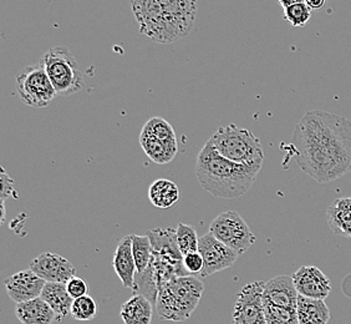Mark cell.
<instances>
[{"label": "cell", "mask_w": 351, "mask_h": 324, "mask_svg": "<svg viewBox=\"0 0 351 324\" xmlns=\"http://www.w3.org/2000/svg\"><path fill=\"white\" fill-rule=\"evenodd\" d=\"M291 145L298 166L319 183L351 172V121L322 110L306 111L298 121Z\"/></svg>", "instance_id": "6da1fadb"}, {"label": "cell", "mask_w": 351, "mask_h": 324, "mask_svg": "<svg viewBox=\"0 0 351 324\" xmlns=\"http://www.w3.org/2000/svg\"><path fill=\"white\" fill-rule=\"evenodd\" d=\"M140 33L149 40L171 44L181 40L192 32L196 21L197 3L191 0H132Z\"/></svg>", "instance_id": "7a4b0ae2"}, {"label": "cell", "mask_w": 351, "mask_h": 324, "mask_svg": "<svg viewBox=\"0 0 351 324\" xmlns=\"http://www.w3.org/2000/svg\"><path fill=\"white\" fill-rule=\"evenodd\" d=\"M262 167L247 166L219 155L206 142L197 156L196 176L199 185L212 196L237 198L253 186Z\"/></svg>", "instance_id": "3957f363"}, {"label": "cell", "mask_w": 351, "mask_h": 324, "mask_svg": "<svg viewBox=\"0 0 351 324\" xmlns=\"http://www.w3.org/2000/svg\"><path fill=\"white\" fill-rule=\"evenodd\" d=\"M204 284L195 276H181L163 284L156 310L163 321L184 322L196 311L202 299Z\"/></svg>", "instance_id": "277c9868"}, {"label": "cell", "mask_w": 351, "mask_h": 324, "mask_svg": "<svg viewBox=\"0 0 351 324\" xmlns=\"http://www.w3.org/2000/svg\"><path fill=\"white\" fill-rule=\"evenodd\" d=\"M207 142L227 160L247 166H263L264 152L261 140L247 128H238L233 124L221 126Z\"/></svg>", "instance_id": "5b68a950"}, {"label": "cell", "mask_w": 351, "mask_h": 324, "mask_svg": "<svg viewBox=\"0 0 351 324\" xmlns=\"http://www.w3.org/2000/svg\"><path fill=\"white\" fill-rule=\"evenodd\" d=\"M41 62L58 96H69L82 90L84 74L69 47H51L44 54Z\"/></svg>", "instance_id": "8992f818"}, {"label": "cell", "mask_w": 351, "mask_h": 324, "mask_svg": "<svg viewBox=\"0 0 351 324\" xmlns=\"http://www.w3.org/2000/svg\"><path fill=\"white\" fill-rule=\"evenodd\" d=\"M15 86L21 102L32 108H47L58 96L43 62L27 67L19 73Z\"/></svg>", "instance_id": "52a82bcc"}, {"label": "cell", "mask_w": 351, "mask_h": 324, "mask_svg": "<svg viewBox=\"0 0 351 324\" xmlns=\"http://www.w3.org/2000/svg\"><path fill=\"white\" fill-rule=\"evenodd\" d=\"M208 232L238 255L250 250L257 240L243 217L233 209L218 215L210 223Z\"/></svg>", "instance_id": "ba28073f"}, {"label": "cell", "mask_w": 351, "mask_h": 324, "mask_svg": "<svg viewBox=\"0 0 351 324\" xmlns=\"http://www.w3.org/2000/svg\"><path fill=\"white\" fill-rule=\"evenodd\" d=\"M265 282L245 284L238 293L233 322L234 324H267L264 316L263 293Z\"/></svg>", "instance_id": "9c48e42d"}, {"label": "cell", "mask_w": 351, "mask_h": 324, "mask_svg": "<svg viewBox=\"0 0 351 324\" xmlns=\"http://www.w3.org/2000/svg\"><path fill=\"white\" fill-rule=\"evenodd\" d=\"M198 252L201 253L204 264L201 278L210 277L217 272L230 268L239 256L228 246L219 242L210 232L199 237Z\"/></svg>", "instance_id": "30bf717a"}, {"label": "cell", "mask_w": 351, "mask_h": 324, "mask_svg": "<svg viewBox=\"0 0 351 324\" xmlns=\"http://www.w3.org/2000/svg\"><path fill=\"white\" fill-rule=\"evenodd\" d=\"M30 270L47 284H68L75 277L76 270L65 257L53 252H44L30 262Z\"/></svg>", "instance_id": "8fae6325"}, {"label": "cell", "mask_w": 351, "mask_h": 324, "mask_svg": "<svg viewBox=\"0 0 351 324\" xmlns=\"http://www.w3.org/2000/svg\"><path fill=\"white\" fill-rule=\"evenodd\" d=\"M291 278L299 296L325 301L330 294V279L315 266L300 267Z\"/></svg>", "instance_id": "7c38bea8"}, {"label": "cell", "mask_w": 351, "mask_h": 324, "mask_svg": "<svg viewBox=\"0 0 351 324\" xmlns=\"http://www.w3.org/2000/svg\"><path fill=\"white\" fill-rule=\"evenodd\" d=\"M45 284L32 270H21L5 279L8 296L16 304L41 297Z\"/></svg>", "instance_id": "4fadbf2b"}, {"label": "cell", "mask_w": 351, "mask_h": 324, "mask_svg": "<svg viewBox=\"0 0 351 324\" xmlns=\"http://www.w3.org/2000/svg\"><path fill=\"white\" fill-rule=\"evenodd\" d=\"M298 293L293 278L289 276H277L265 282L263 302L287 310H297Z\"/></svg>", "instance_id": "5bb4252c"}, {"label": "cell", "mask_w": 351, "mask_h": 324, "mask_svg": "<svg viewBox=\"0 0 351 324\" xmlns=\"http://www.w3.org/2000/svg\"><path fill=\"white\" fill-rule=\"evenodd\" d=\"M114 270L117 277L120 278L122 286L125 288L132 290L136 277V264L132 252V237L125 236L120 243L117 244V248L112 259Z\"/></svg>", "instance_id": "9a60e30c"}, {"label": "cell", "mask_w": 351, "mask_h": 324, "mask_svg": "<svg viewBox=\"0 0 351 324\" xmlns=\"http://www.w3.org/2000/svg\"><path fill=\"white\" fill-rule=\"evenodd\" d=\"M15 316L23 324H53L56 321L54 311L41 297L16 304Z\"/></svg>", "instance_id": "2e32d148"}, {"label": "cell", "mask_w": 351, "mask_h": 324, "mask_svg": "<svg viewBox=\"0 0 351 324\" xmlns=\"http://www.w3.org/2000/svg\"><path fill=\"white\" fill-rule=\"evenodd\" d=\"M41 298L47 302L54 311L56 322L64 321V318L71 314V307L74 299L69 294L66 284H45Z\"/></svg>", "instance_id": "e0dca14e"}, {"label": "cell", "mask_w": 351, "mask_h": 324, "mask_svg": "<svg viewBox=\"0 0 351 324\" xmlns=\"http://www.w3.org/2000/svg\"><path fill=\"white\" fill-rule=\"evenodd\" d=\"M154 304L141 294H134L122 304L120 316L125 324H151Z\"/></svg>", "instance_id": "ac0fdd59"}, {"label": "cell", "mask_w": 351, "mask_h": 324, "mask_svg": "<svg viewBox=\"0 0 351 324\" xmlns=\"http://www.w3.org/2000/svg\"><path fill=\"white\" fill-rule=\"evenodd\" d=\"M298 323L328 324L331 314L325 301L299 296L297 304Z\"/></svg>", "instance_id": "d6986e66"}, {"label": "cell", "mask_w": 351, "mask_h": 324, "mask_svg": "<svg viewBox=\"0 0 351 324\" xmlns=\"http://www.w3.org/2000/svg\"><path fill=\"white\" fill-rule=\"evenodd\" d=\"M147 236L152 244V253L171 258L175 261H183V255L177 243V233L172 229H154L149 231Z\"/></svg>", "instance_id": "ffe728a7"}, {"label": "cell", "mask_w": 351, "mask_h": 324, "mask_svg": "<svg viewBox=\"0 0 351 324\" xmlns=\"http://www.w3.org/2000/svg\"><path fill=\"white\" fill-rule=\"evenodd\" d=\"M326 220L335 235L351 237V197L338 198L326 211Z\"/></svg>", "instance_id": "44dd1931"}, {"label": "cell", "mask_w": 351, "mask_h": 324, "mask_svg": "<svg viewBox=\"0 0 351 324\" xmlns=\"http://www.w3.org/2000/svg\"><path fill=\"white\" fill-rule=\"evenodd\" d=\"M149 198L157 209H169L180 202L181 191L173 181L158 178L149 186Z\"/></svg>", "instance_id": "7402d4cb"}, {"label": "cell", "mask_w": 351, "mask_h": 324, "mask_svg": "<svg viewBox=\"0 0 351 324\" xmlns=\"http://www.w3.org/2000/svg\"><path fill=\"white\" fill-rule=\"evenodd\" d=\"M140 143L145 154L149 156V160L158 165H165L172 161L178 152V145L161 141L145 131H141Z\"/></svg>", "instance_id": "603a6c76"}, {"label": "cell", "mask_w": 351, "mask_h": 324, "mask_svg": "<svg viewBox=\"0 0 351 324\" xmlns=\"http://www.w3.org/2000/svg\"><path fill=\"white\" fill-rule=\"evenodd\" d=\"M280 7L283 8L284 18L294 27H303L311 21V9L306 1L302 0H280Z\"/></svg>", "instance_id": "cb8c5ba5"}, {"label": "cell", "mask_w": 351, "mask_h": 324, "mask_svg": "<svg viewBox=\"0 0 351 324\" xmlns=\"http://www.w3.org/2000/svg\"><path fill=\"white\" fill-rule=\"evenodd\" d=\"M132 237V252L135 258L136 273H142L147 270L152 258V244L149 237L131 235Z\"/></svg>", "instance_id": "d4e9b609"}, {"label": "cell", "mask_w": 351, "mask_h": 324, "mask_svg": "<svg viewBox=\"0 0 351 324\" xmlns=\"http://www.w3.org/2000/svg\"><path fill=\"white\" fill-rule=\"evenodd\" d=\"M142 131L147 132L149 135L154 136L156 139L161 140L172 145H178L176 137L175 130L162 117H152L142 128Z\"/></svg>", "instance_id": "484cf974"}, {"label": "cell", "mask_w": 351, "mask_h": 324, "mask_svg": "<svg viewBox=\"0 0 351 324\" xmlns=\"http://www.w3.org/2000/svg\"><path fill=\"white\" fill-rule=\"evenodd\" d=\"M176 233H177V243L183 257L187 256L189 253L198 252L199 238L197 236L195 227L184 223H178Z\"/></svg>", "instance_id": "4316f807"}, {"label": "cell", "mask_w": 351, "mask_h": 324, "mask_svg": "<svg viewBox=\"0 0 351 324\" xmlns=\"http://www.w3.org/2000/svg\"><path fill=\"white\" fill-rule=\"evenodd\" d=\"M263 307L267 324H299L297 310H287L265 302Z\"/></svg>", "instance_id": "83f0119b"}, {"label": "cell", "mask_w": 351, "mask_h": 324, "mask_svg": "<svg viewBox=\"0 0 351 324\" xmlns=\"http://www.w3.org/2000/svg\"><path fill=\"white\" fill-rule=\"evenodd\" d=\"M97 313V305L91 296H84L82 298L74 299L73 307H71V316L76 321L86 322L91 321L96 317Z\"/></svg>", "instance_id": "f1b7e54d"}, {"label": "cell", "mask_w": 351, "mask_h": 324, "mask_svg": "<svg viewBox=\"0 0 351 324\" xmlns=\"http://www.w3.org/2000/svg\"><path fill=\"white\" fill-rule=\"evenodd\" d=\"M1 195H0V200L1 201H7L8 198L14 197L15 200L19 198V194L15 189V183H14L13 178H10V176L7 175V172L4 169H1Z\"/></svg>", "instance_id": "f546056e"}, {"label": "cell", "mask_w": 351, "mask_h": 324, "mask_svg": "<svg viewBox=\"0 0 351 324\" xmlns=\"http://www.w3.org/2000/svg\"><path fill=\"white\" fill-rule=\"evenodd\" d=\"M183 264L184 268L189 272V275H197V273H202L203 270V258L199 252L195 253H189L187 256L183 257Z\"/></svg>", "instance_id": "4dcf8cb0"}, {"label": "cell", "mask_w": 351, "mask_h": 324, "mask_svg": "<svg viewBox=\"0 0 351 324\" xmlns=\"http://www.w3.org/2000/svg\"><path fill=\"white\" fill-rule=\"evenodd\" d=\"M66 288H68L69 294L73 299H77V298L88 296V284L86 282L80 277L71 278L66 284Z\"/></svg>", "instance_id": "1f68e13d"}, {"label": "cell", "mask_w": 351, "mask_h": 324, "mask_svg": "<svg viewBox=\"0 0 351 324\" xmlns=\"http://www.w3.org/2000/svg\"><path fill=\"white\" fill-rule=\"evenodd\" d=\"M306 3L311 7V10H320L325 5L324 0H317H317H308Z\"/></svg>", "instance_id": "d6a6232c"}, {"label": "cell", "mask_w": 351, "mask_h": 324, "mask_svg": "<svg viewBox=\"0 0 351 324\" xmlns=\"http://www.w3.org/2000/svg\"><path fill=\"white\" fill-rule=\"evenodd\" d=\"M5 220V201H1V223Z\"/></svg>", "instance_id": "836d02e7"}]
</instances>
